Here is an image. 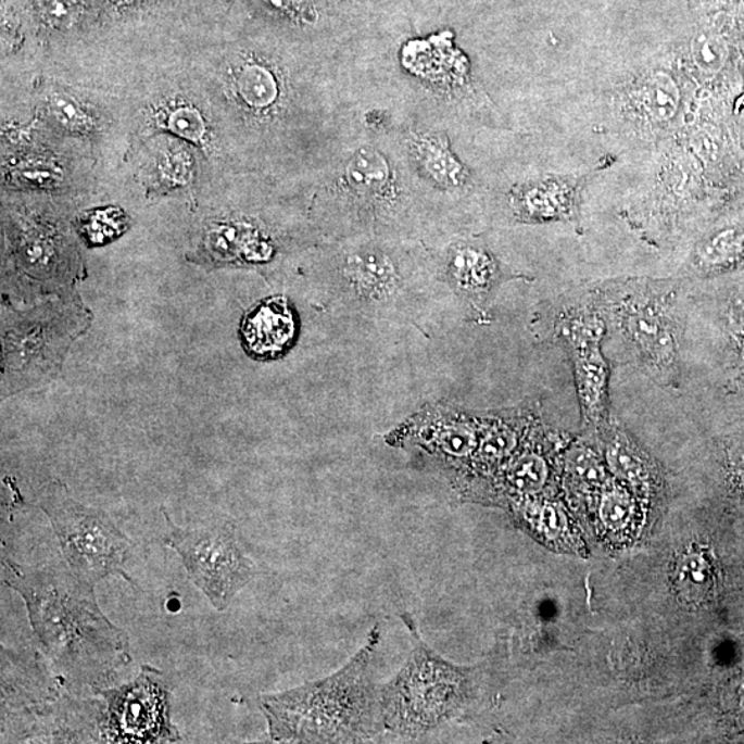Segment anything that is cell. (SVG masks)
<instances>
[{"mask_svg":"<svg viewBox=\"0 0 744 744\" xmlns=\"http://www.w3.org/2000/svg\"><path fill=\"white\" fill-rule=\"evenodd\" d=\"M3 582L22 595L40 650L63 679L96 691L130 664L128 634L65 562L18 566L3 558Z\"/></svg>","mask_w":744,"mask_h":744,"instance_id":"1","label":"cell"},{"mask_svg":"<svg viewBox=\"0 0 744 744\" xmlns=\"http://www.w3.org/2000/svg\"><path fill=\"white\" fill-rule=\"evenodd\" d=\"M378 626L346 666L326 679L260 697L276 743H357L384 730L381 690L369 674Z\"/></svg>","mask_w":744,"mask_h":744,"instance_id":"2","label":"cell"},{"mask_svg":"<svg viewBox=\"0 0 744 744\" xmlns=\"http://www.w3.org/2000/svg\"><path fill=\"white\" fill-rule=\"evenodd\" d=\"M92 316L75 290L46 298L27 310L2 306V396L53 381L70 349Z\"/></svg>","mask_w":744,"mask_h":744,"instance_id":"3","label":"cell"},{"mask_svg":"<svg viewBox=\"0 0 744 744\" xmlns=\"http://www.w3.org/2000/svg\"><path fill=\"white\" fill-rule=\"evenodd\" d=\"M402 619L412 633L407 664L381 688L384 730L418 737L458 717L471 699V670L441 658L420 638L409 614Z\"/></svg>","mask_w":744,"mask_h":744,"instance_id":"4","label":"cell"},{"mask_svg":"<svg viewBox=\"0 0 744 744\" xmlns=\"http://www.w3.org/2000/svg\"><path fill=\"white\" fill-rule=\"evenodd\" d=\"M598 292L604 313L641 366L656 381L674 387L680 377L682 340L674 287L629 279L604 285Z\"/></svg>","mask_w":744,"mask_h":744,"instance_id":"5","label":"cell"},{"mask_svg":"<svg viewBox=\"0 0 744 744\" xmlns=\"http://www.w3.org/2000/svg\"><path fill=\"white\" fill-rule=\"evenodd\" d=\"M36 507L48 516L66 566L81 581L96 587L122 577L135 583L126 572L135 545L106 512L80 504L58 480L39 490Z\"/></svg>","mask_w":744,"mask_h":744,"instance_id":"6","label":"cell"},{"mask_svg":"<svg viewBox=\"0 0 744 744\" xmlns=\"http://www.w3.org/2000/svg\"><path fill=\"white\" fill-rule=\"evenodd\" d=\"M413 173L408 161L400 163L376 143H364L337 164L328 188L337 217L351 227H388L408 204Z\"/></svg>","mask_w":744,"mask_h":744,"instance_id":"7","label":"cell"},{"mask_svg":"<svg viewBox=\"0 0 744 744\" xmlns=\"http://www.w3.org/2000/svg\"><path fill=\"white\" fill-rule=\"evenodd\" d=\"M691 87L679 61L645 66L609 96L610 122L629 140H670L684 128Z\"/></svg>","mask_w":744,"mask_h":744,"instance_id":"8","label":"cell"},{"mask_svg":"<svg viewBox=\"0 0 744 744\" xmlns=\"http://www.w3.org/2000/svg\"><path fill=\"white\" fill-rule=\"evenodd\" d=\"M173 691L172 677L148 665L126 684L96 690L102 699L96 717L97 742H181L172 721Z\"/></svg>","mask_w":744,"mask_h":744,"instance_id":"9","label":"cell"},{"mask_svg":"<svg viewBox=\"0 0 744 744\" xmlns=\"http://www.w3.org/2000/svg\"><path fill=\"white\" fill-rule=\"evenodd\" d=\"M167 532L163 543L176 551L189 581L206 595L217 610L229 607L236 594L253 578V563L236 538L235 527L225 525L184 530L166 510Z\"/></svg>","mask_w":744,"mask_h":744,"instance_id":"10","label":"cell"},{"mask_svg":"<svg viewBox=\"0 0 744 744\" xmlns=\"http://www.w3.org/2000/svg\"><path fill=\"white\" fill-rule=\"evenodd\" d=\"M553 331L571 357L584 420L602 423L607 415L609 381V367L602 351L605 320L594 307H571L557 316Z\"/></svg>","mask_w":744,"mask_h":744,"instance_id":"11","label":"cell"},{"mask_svg":"<svg viewBox=\"0 0 744 744\" xmlns=\"http://www.w3.org/2000/svg\"><path fill=\"white\" fill-rule=\"evenodd\" d=\"M407 279L404 254L382 241H353L338 250L337 292L343 300L388 305L404 291Z\"/></svg>","mask_w":744,"mask_h":744,"instance_id":"12","label":"cell"},{"mask_svg":"<svg viewBox=\"0 0 744 744\" xmlns=\"http://www.w3.org/2000/svg\"><path fill=\"white\" fill-rule=\"evenodd\" d=\"M597 171L547 174L516 184L509 192L513 217L521 224H577L584 189Z\"/></svg>","mask_w":744,"mask_h":744,"instance_id":"13","label":"cell"},{"mask_svg":"<svg viewBox=\"0 0 744 744\" xmlns=\"http://www.w3.org/2000/svg\"><path fill=\"white\" fill-rule=\"evenodd\" d=\"M403 151L415 176L440 192L459 193L474 187V173L456 155L450 138L433 130H409Z\"/></svg>","mask_w":744,"mask_h":744,"instance_id":"14","label":"cell"},{"mask_svg":"<svg viewBox=\"0 0 744 744\" xmlns=\"http://www.w3.org/2000/svg\"><path fill=\"white\" fill-rule=\"evenodd\" d=\"M300 332L294 307L285 297L266 298L240 320L241 345L255 361H276L290 351Z\"/></svg>","mask_w":744,"mask_h":744,"instance_id":"15","label":"cell"},{"mask_svg":"<svg viewBox=\"0 0 744 744\" xmlns=\"http://www.w3.org/2000/svg\"><path fill=\"white\" fill-rule=\"evenodd\" d=\"M445 274L455 291L479 310L484 307L504 279L500 261L492 251L470 241L451 245L445 258Z\"/></svg>","mask_w":744,"mask_h":744,"instance_id":"16","label":"cell"},{"mask_svg":"<svg viewBox=\"0 0 744 744\" xmlns=\"http://www.w3.org/2000/svg\"><path fill=\"white\" fill-rule=\"evenodd\" d=\"M480 430L474 419L446 415L434 418L420 429L417 443L426 450L434 451L446 462H462L479 450Z\"/></svg>","mask_w":744,"mask_h":744,"instance_id":"17","label":"cell"},{"mask_svg":"<svg viewBox=\"0 0 744 744\" xmlns=\"http://www.w3.org/2000/svg\"><path fill=\"white\" fill-rule=\"evenodd\" d=\"M744 264V225H726L703 235L694 244L688 265L695 274L710 275Z\"/></svg>","mask_w":744,"mask_h":744,"instance_id":"18","label":"cell"},{"mask_svg":"<svg viewBox=\"0 0 744 744\" xmlns=\"http://www.w3.org/2000/svg\"><path fill=\"white\" fill-rule=\"evenodd\" d=\"M235 86L241 102L255 112L274 110L281 99L279 76L264 61H245L235 76Z\"/></svg>","mask_w":744,"mask_h":744,"instance_id":"19","label":"cell"},{"mask_svg":"<svg viewBox=\"0 0 744 744\" xmlns=\"http://www.w3.org/2000/svg\"><path fill=\"white\" fill-rule=\"evenodd\" d=\"M730 48L721 35L705 30L691 39L688 49L681 51L679 63L686 68L694 70L697 74L715 76L723 70Z\"/></svg>","mask_w":744,"mask_h":744,"instance_id":"20","label":"cell"},{"mask_svg":"<svg viewBox=\"0 0 744 744\" xmlns=\"http://www.w3.org/2000/svg\"><path fill=\"white\" fill-rule=\"evenodd\" d=\"M609 468L626 481L639 484L648 480L650 471L643 456L634 449L630 440L618 429H614L607 444Z\"/></svg>","mask_w":744,"mask_h":744,"instance_id":"21","label":"cell"},{"mask_svg":"<svg viewBox=\"0 0 744 744\" xmlns=\"http://www.w3.org/2000/svg\"><path fill=\"white\" fill-rule=\"evenodd\" d=\"M548 479V466L545 458L537 453L518 456L507 469L506 480L513 491L521 495L538 494Z\"/></svg>","mask_w":744,"mask_h":744,"instance_id":"22","label":"cell"},{"mask_svg":"<svg viewBox=\"0 0 744 744\" xmlns=\"http://www.w3.org/2000/svg\"><path fill=\"white\" fill-rule=\"evenodd\" d=\"M518 436L510 425L494 423L481 434L479 444L480 458L487 464L500 462L510 456L517 449Z\"/></svg>","mask_w":744,"mask_h":744,"instance_id":"23","label":"cell"},{"mask_svg":"<svg viewBox=\"0 0 744 744\" xmlns=\"http://www.w3.org/2000/svg\"><path fill=\"white\" fill-rule=\"evenodd\" d=\"M633 513V500L628 492L622 489H610L605 492L600 504V517L609 530H623L628 527Z\"/></svg>","mask_w":744,"mask_h":744,"instance_id":"24","label":"cell"},{"mask_svg":"<svg viewBox=\"0 0 744 744\" xmlns=\"http://www.w3.org/2000/svg\"><path fill=\"white\" fill-rule=\"evenodd\" d=\"M193 162L185 151L167 152L159 164L161 178L168 188L185 187L192 179Z\"/></svg>","mask_w":744,"mask_h":744,"instance_id":"25","label":"cell"},{"mask_svg":"<svg viewBox=\"0 0 744 744\" xmlns=\"http://www.w3.org/2000/svg\"><path fill=\"white\" fill-rule=\"evenodd\" d=\"M51 114L61 125L72 130L85 131L92 122L79 102L65 94H55L49 101Z\"/></svg>","mask_w":744,"mask_h":744,"instance_id":"26","label":"cell"},{"mask_svg":"<svg viewBox=\"0 0 744 744\" xmlns=\"http://www.w3.org/2000/svg\"><path fill=\"white\" fill-rule=\"evenodd\" d=\"M723 327L736 355L744 358V290L733 292L723 312Z\"/></svg>","mask_w":744,"mask_h":744,"instance_id":"27","label":"cell"},{"mask_svg":"<svg viewBox=\"0 0 744 744\" xmlns=\"http://www.w3.org/2000/svg\"><path fill=\"white\" fill-rule=\"evenodd\" d=\"M168 128L185 140L198 142L206 133V123L194 108L182 106L168 116Z\"/></svg>","mask_w":744,"mask_h":744,"instance_id":"28","label":"cell"},{"mask_svg":"<svg viewBox=\"0 0 744 744\" xmlns=\"http://www.w3.org/2000/svg\"><path fill=\"white\" fill-rule=\"evenodd\" d=\"M122 217L117 213L92 215L85 225L86 234L92 244L105 243L108 239L115 238L121 234Z\"/></svg>","mask_w":744,"mask_h":744,"instance_id":"29","label":"cell"},{"mask_svg":"<svg viewBox=\"0 0 744 744\" xmlns=\"http://www.w3.org/2000/svg\"><path fill=\"white\" fill-rule=\"evenodd\" d=\"M535 525L547 538L560 537L567 530L568 521L563 507L553 502L539 506Z\"/></svg>","mask_w":744,"mask_h":744,"instance_id":"30","label":"cell"},{"mask_svg":"<svg viewBox=\"0 0 744 744\" xmlns=\"http://www.w3.org/2000/svg\"><path fill=\"white\" fill-rule=\"evenodd\" d=\"M572 475L583 484L598 486L604 480V470L598 461L592 455L579 451L578 454L571 456V464H569Z\"/></svg>","mask_w":744,"mask_h":744,"instance_id":"31","label":"cell"},{"mask_svg":"<svg viewBox=\"0 0 744 744\" xmlns=\"http://www.w3.org/2000/svg\"><path fill=\"white\" fill-rule=\"evenodd\" d=\"M710 567L701 556H691L682 567V582L691 589H703L710 581Z\"/></svg>","mask_w":744,"mask_h":744,"instance_id":"32","label":"cell"},{"mask_svg":"<svg viewBox=\"0 0 744 744\" xmlns=\"http://www.w3.org/2000/svg\"><path fill=\"white\" fill-rule=\"evenodd\" d=\"M22 181L35 185V187H43V185H50L58 181V174H54L51 168H27V171H24L22 174Z\"/></svg>","mask_w":744,"mask_h":744,"instance_id":"33","label":"cell"},{"mask_svg":"<svg viewBox=\"0 0 744 744\" xmlns=\"http://www.w3.org/2000/svg\"><path fill=\"white\" fill-rule=\"evenodd\" d=\"M353 3H356L357 7L361 8H366L368 4H377V3H382L383 0H352Z\"/></svg>","mask_w":744,"mask_h":744,"instance_id":"34","label":"cell"},{"mask_svg":"<svg viewBox=\"0 0 744 744\" xmlns=\"http://www.w3.org/2000/svg\"><path fill=\"white\" fill-rule=\"evenodd\" d=\"M119 2L127 3L130 2V0H119Z\"/></svg>","mask_w":744,"mask_h":744,"instance_id":"35","label":"cell"}]
</instances>
